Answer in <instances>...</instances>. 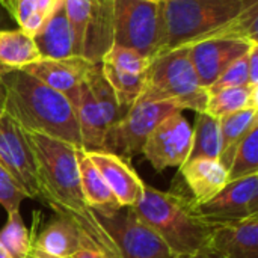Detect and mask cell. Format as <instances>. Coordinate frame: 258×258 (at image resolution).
Returning <instances> with one entry per match:
<instances>
[{"label":"cell","mask_w":258,"mask_h":258,"mask_svg":"<svg viewBox=\"0 0 258 258\" xmlns=\"http://www.w3.org/2000/svg\"><path fill=\"white\" fill-rule=\"evenodd\" d=\"M24 133L36 165L39 200L54 213L70 216L83 231L92 249L101 251L110 258H119L113 240L83 198L77 147L47 135L26 130Z\"/></svg>","instance_id":"cell-1"},{"label":"cell","mask_w":258,"mask_h":258,"mask_svg":"<svg viewBox=\"0 0 258 258\" xmlns=\"http://www.w3.org/2000/svg\"><path fill=\"white\" fill-rule=\"evenodd\" d=\"M6 98L3 112L26 132L47 135L82 148L76 110L68 98L20 68L0 71Z\"/></svg>","instance_id":"cell-2"},{"label":"cell","mask_w":258,"mask_h":258,"mask_svg":"<svg viewBox=\"0 0 258 258\" xmlns=\"http://www.w3.org/2000/svg\"><path fill=\"white\" fill-rule=\"evenodd\" d=\"M133 210L175 257L197 254L210 246L213 227L200 216L195 201L180 190H159L145 184Z\"/></svg>","instance_id":"cell-3"},{"label":"cell","mask_w":258,"mask_h":258,"mask_svg":"<svg viewBox=\"0 0 258 258\" xmlns=\"http://www.w3.org/2000/svg\"><path fill=\"white\" fill-rule=\"evenodd\" d=\"M252 3L258 0H162L157 54L212 39Z\"/></svg>","instance_id":"cell-4"},{"label":"cell","mask_w":258,"mask_h":258,"mask_svg":"<svg viewBox=\"0 0 258 258\" xmlns=\"http://www.w3.org/2000/svg\"><path fill=\"white\" fill-rule=\"evenodd\" d=\"M209 91L201 86L189 57V47H178L150 60L144 91L138 101H171L181 110L206 112Z\"/></svg>","instance_id":"cell-5"},{"label":"cell","mask_w":258,"mask_h":258,"mask_svg":"<svg viewBox=\"0 0 258 258\" xmlns=\"http://www.w3.org/2000/svg\"><path fill=\"white\" fill-rule=\"evenodd\" d=\"M160 42V3L113 0V44L130 47L148 59Z\"/></svg>","instance_id":"cell-6"},{"label":"cell","mask_w":258,"mask_h":258,"mask_svg":"<svg viewBox=\"0 0 258 258\" xmlns=\"http://www.w3.org/2000/svg\"><path fill=\"white\" fill-rule=\"evenodd\" d=\"M175 112L183 110L171 101H136L124 118L110 128L104 151L115 153L130 162L135 156L142 154L151 132Z\"/></svg>","instance_id":"cell-7"},{"label":"cell","mask_w":258,"mask_h":258,"mask_svg":"<svg viewBox=\"0 0 258 258\" xmlns=\"http://www.w3.org/2000/svg\"><path fill=\"white\" fill-rule=\"evenodd\" d=\"M97 218L113 240L119 258H177L166 243L138 218L133 207H121L113 215H97Z\"/></svg>","instance_id":"cell-8"},{"label":"cell","mask_w":258,"mask_h":258,"mask_svg":"<svg viewBox=\"0 0 258 258\" xmlns=\"http://www.w3.org/2000/svg\"><path fill=\"white\" fill-rule=\"evenodd\" d=\"M197 209L210 227L240 222L258 215V174L228 181L218 195Z\"/></svg>","instance_id":"cell-9"},{"label":"cell","mask_w":258,"mask_h":258,"mask_svg":"<svg viewBox=\"0 0 258 258\" xmlns=\"http://www.w3.org/2000/svg\"><path fill=\"white\" fill-rule=\"evenodd\" d=\"M190 147L192 125L181 112H175L151 132L142 154L157 172H162L168 168H180L187 160Z\"/></svg>","instance_id":"cell-10"},{"label":"cell","mask_w":258,"mask_h":258,"mask_svg":"<svg viewBox=\"0 0 258 258\" xmlns=\"http://www.w3.org/2000/svg\"><path fill=\"white\" fill-rule=\"evenodd\" d=\"M0 163L30 200H39L33 153L20 124L3 112L0 118Z\"/></svg>","instance_id":"cell-11"},{"label":"cell","mask_w":258,"mask_h":258,"mask_svg":"<svg viewBox=\"0 0 258 258\" xmlns=\"http://www.w3.org/2000/svg\"><path fill=\"white\" fill-rule=\"evenodd\" d=\"M258 42L248 39L216 38L189 45V57L203 88L209 89L216 79Z\"/></svg>","instance_id":"cell-12"},{"label":"cell","mask_w":258,"mask_h":258,"mask_svg":"<svg viewBox=\"0 0 258 258\" xmlns=\"http://www.w3.org/2000/svg\"><path fill=\"white\" fill-rule=\"evenodd\" d=\"M92 62L82 56H71L65 59H39L24 68H20L36 77L51 89L63 94L73 104L77 103L80 86L91 70Z\"/></svg>","instance_id":"cell-13"},{"label":"cell","mask_w":258,"mask_h":258,"mask_svg":"<svg viewBox=\"0 0 258 258\" xmlns=\"http://www.w3.org/2000/svg\"><path fill=\"white\" fill-rule=\"evenodd\" d=\"M106 180L113 197L122 207H135L144 194L145 183L132 168L130 162L110 151H86Z\"/></svg>","instance_id":"cell-14"},{"label":"cell","mask_w":258,"mask_h":258,"mask_svg":"<svg viewBox=\"0 0 258 258\" xmlns=\"http://www.w3.org/2000/svg\"><path fill=\"white\" fill-rule=\"evenodd\" d=\"M35 216L36 227L33 242L45 252L56 257L70 258L83 248H91L83 231L70 216L63 213H54L51 221L42 228H39V219L42 218V215L39 212H35Z\"/></svg>","instance_id":"cell-15"},{"label":"cell","mask_w":258,"mask_h":258,"mask_svg":"<svg viewBox=\"0 0 258 258\" xmlns=\"http://www.w3.org/2000/svg\"><path fill=\"white\" fill-rule=\"evenodd\" d=\"M210 248L222 258H258V215L213 227Z\"/></svg>","instance_id":"cell-16"},{"label":"cell","mask_w":258,"mask_h":258,"mask_svg":"<svg viewBox=\"0 0 258 258\" xmlns=\"http://www.w3.org/2000/svg\"><path fill=\"white\" fill-rule=\"evenodd\" d=\"M180 174L197 206L210 201L228 183V171L218 159H190L180 166Z\"/></svg>","instance_id":"cell-17"},{"label":"cell","mask_w":258,"mask_h":258,"mask_svg":"<svg viewBox=\"0 0 258 258\" xmlns=\"http://www.w3.org/2000/svg\"><path fill=\"white\" fill-rule=\"evenodd\" d=\"M32 36L42 59H65L74 56V39L63 0Z\"/></svg>","instance_id":"cell-18"},{"label":"cell","mask_w":258,"mask_h":258,"mask_svg":"<svg viewBox=\"0 0 258 258\" xmlns=\"http://www.w3.org/2000/svg\"><path fill=\"white\" fill-rule=\"evenodd\" d=\"M113 45V0H91L82 57L100 63Z\"/></svg>","instance_id":"cell-19"},{"label":"cell","mask_w":258,"mask_h":258,"mask_svg":"<svg viewBox=\"0 0 258 258\" xmlns=\"http://www.w3.org/2000/svg\"><path fill=\"white\" fill-rule=\"evenodd\" d=\"M74 110L79 122L82 148L85 151L104 150L106 139L109 135V127L86 82H83L80 86V92H79L77 103L74 104Z\"/></svg>","instance_id":"cell-20"},{"label":"cell","mask_w":258,"mask_h":258,"mask_svg":"<svg viewBox=\"0 0 258 258\" xmlns=\"http://www.w3.org/2000/svg\"><path fill=\"white\" fill-rule=\"evenodd\" d=\"M77 165L80 187L88 207H91L97 215L101 216H109L118 212L122 206H119L106 180L83 148H77Z\"/></svg>","instance_id":"cell-21"},{"label":"cell","mask_w":258,"mask_h":258,"mask_svg":"<svg viewBox=\"0 0 258 258\" xmlns=\"http://www.w3.org/2000/svg\"><path fill=\"white\" fill-rule=\"evenodd\" d=\"M41 57L33 36L15 27L0 32V71L6 68H24Z\"/></svg>","instance_id":"cell-22"},{"label":"cell","mask_w":258,"mask_h":258,"mask_svg":"<svg viewBox=\"0 0 258 258\" xmlns=\"http://www.w3.org/2000/svg\"><path fill=\"white\" fill-rule=\"evenodd\" d=\"M218 119L221 130V154L218 160L228 171L233 162L236 147L248 133V130L258 122V107H248Z\"/></svg>","instance_id":"cell-23"},{"label":"cell","mask_w":258,"mask_h":258,"mask_svg":"<svg viewBox=\"0 0 258 258\" xmlns=\"http://www.w3.org/2000/svg\"><path fill=\"white\" fill-rule=\"evenodd\" d=\"M62 0H0L15 26L33 35Z\"/></svg>","instance_id":"cell-24"},{"label":"cell","mask_w":258,"mask_h":258,"mask_svg":"<svg viewBox=\"0 0 258 258\" xmlns=\"http://www.w3.org/2000/svg\"><path fill=\"white\" fill-rule=\"evenodd\" d=\"M248 107H258V86L245 85L209 92L206 112L215 118H222Z\"/></svg>","instance_id":"cell-25"},{"label":"cell","mask_w":258,"mask_h":258,"mask_svg":"<svg viewBox=\"0 0 258 258\" xmlns=\"http://www.w3.org/2000/svg\"><path fill=\"white\" fill-rule=\"evenodd\" d=\"M221 154V130L219 119L207 112L197 113L195 127L192 128L190 159H219Z\"/></svg>","instance_id":"cell-26"},{"label":"cell","mask_w":258,"mask_h":258,"mask_svg":"<svg viewBox=\"0 0 258 258\" xmlns=\"http://www.w3.org/2000/svg\"><path fill=\"white\" fill-rule=\"evenodd\" d=\"M89 91L92 92L98 107L101 109L104 119L107 122L109 132L112 127H115L127 113L118 103V98L115 95V91L112 89V86L109 85V82L106 80L101 65L100 63H92L91 70L86 74L85 79Z\"/></svg>","instance_id":"cell-27"},{"label":"cell","mask_w":258,"mask_h":258,"mask_svg":"<svg viewBox=\"0 0 258 258\" xmlns=\"http://www.w3.org/2000/svg\"><path fill=\"white\" fill-rule=\"evenodd\" d=\"M103 74L112 89L115 91V95L118 98L119 106L128 112V109L139 100L144 85H145V73L144 74H132L121 71L109 63L100 62Z\"/></svg>","instance_id":"cell-28"},{"label":"cell","mask_w":258,"mask_h":258,"mask_svg":"<svg viewBox=\"0 0 258 258\" xmlns=\"http://www.w3.org/2000/svg\"><path fill=\"white\" fill-rule=\"evenodd\" d=\"M35 227L27 230L20 212L8 215V221L0 231V243L12 258H27L32 248Z\"/></svg>","instance_id":"cell-29"},{"label":"cell","mask_w":258,"mask_h":258,"mask_svg":"<svg viewBox=\"0 0 258 258\" xmlns=\"http://www.w3.org/2000/svg\"><path fill=\"white\" fill-rule=\"evenodd\" d=\"M252 174H258V122L248 130L236 147L228 168V181Z\"/></svg>","instance_id":"cell-30"},{"label":"cell","mask_w":258,"mask_h":258,"mask_svg":"<svg viewBox=\"0 0 258 258\" xmlns=\"http://www.w3.org/2000/svg\"><path fill=\"white\" fill-rule=\"evenodd\" d=\"M150 60L151 59L145 57L139 51L119 44H113L101 59V62L132 74H144L150 65Z\"/></svg>","instance_id":"cell-31"},{"label":"cell","mask_w":258,"mask_h":258,"mask_svg":"<svg viewBox=\"0 0 258 258\" xmlns=\"http://www.w3.org/2000/svg\"><path fill=\"white\" fill-rule=\"evenodd\" d=\"M68 23L71 26L74 39V56H82L88 18L91 11V0H63Z\"/></svg>","instance_id":"cell-32"},{"label":"cell","mask_w":258,"mask_h":258,"mask_svg":"<svg viewBox=\"0 0 258 258\" xmlns=\"http://www.w3.org/2000/svg\"><path fill=\"white\" fill-rule=\"evenodd\" d=\"M252 48V47H251ZM249 53V51H248ZM248 53L234 60L207 89L209 92H216L225 88H236L249 85V70H248Z\"/></svg>","instance_id":"cell-33"},{"label":"cell","mask_w":258,"mask_h":258,"mask_svg":"<svg viewBox=\"0 0 258 258\" xmlns=\"http://www.w3.org/2000/svg\"><path fill=\"white\" fill-rule=\"evenodd\" d=\"M26 198V194L18 187L15 180L0 163V206L6 210L8 215L20 212L21 203Z\"/></svg>","instance_id":"cell-34"},{"label":"cell","mask_w":258,"mask_h":258,"mask_svg":"<svg viewBox=\"0 0 258 258\" xmlns=\"http://www.w3.org/2000/svg\"><path fill=\"white\" fill-rule=\"evenodd\" d=\"M248 70H249V85L258 86V44L252 45L248 53Z\"/></svg>","instance_id":"cell-35"},{"label":"cell","mask_w":258,"mask_h":258,"mask_svg":"<svg viewBox=\"0 0 258 258\" xmlns=\"http://www.w3.org/2000/svg\"><path fill=\"white\" fill-rule=\"evenodd\" d=\"M33 227H36V216H35V213H33ZM35 236V234H33ZM27 258H63V257H56V255H51V254H48V252H45L44 249H41L35 242H32V248H30V251H29V254H27Z\"/></svg>","instance_id":"cell-36"},{"label":"cell","mask_w":258,"mask_h":258,"mask_svg":"<svg viewBox=\"0 0 258 258\" xmlns=\"http://www.w3.org/2000/svg\"><path fill=\"white\" fill-rule=\"evenodd\" d=\"M70 258H110L107 254L97 251V249H91V248H83L80 251H77L74 255H71Z\"/></svg>","instance_id":"cell-37"},{"label":"cell","mask_w":258,"mask_h":258,"mask_svg":"<svg viewBox=\"0 0 258 258\" xmlns=\"http://www.w3.org/2000/svg\"><path fill=\"white\" fill-rule=\"evenodd\" d=\"M15 27H17L15 23L12 21V18L9 17V14L0 3V30H9V29H15Z\"/></svg>","instance_id":"cell-38"},{"label":"cell","mask_w":258,"mask_h":258,"mask_svg":"<svg viewBox=\"0 0 258 258\" xmlns=\"http://www.w3.org/2000/svg\"><path fill=\"white\" fill-rule=\"evenodd\" d=\"M177 258H222L216 251H213L210 246L197 252V254H190V255H183V257H177Z\"/></svg>","instance_id":"cell-39"},{"label":"cell","mask_w":258,"mask_h":258,"mask_svg":"<svg viewBox=\"0 0 258 258\" xmlns=\"http://www.w3.org/2000/svg\"><path fill=\"white\" fill-rule=\"evenodd\" d=\"M5 98H6V91H5L3 80L0 77V109H3V106H5Z\"/></svg>","instance_id":"cell-40"},{"label":"cell","mask_w":258,"mask_h":258,"mask_svg":"<svg viewBox=\"0 0 258 258\" xmlns=\"http://www.w3.org/2000/svg\"><path fill=\"white\" fill-rule=\"evenodd\" d=\"M0 258H12L8 254V251L2 246V243H0Z\"/></svg>","instance_id":"cell-41"},{"label":"cell","mask_w":258,"mask_h":258,"mask_svg":"<svg viewBox=\"0 0 258 258\" xmlns=\"http://www.w3.org/2000/svg\"><path fill=\"white\" fill-rule=\"evenodd\" d=\"M148 2H153V3H160L162 0H148Z\"/></svg>","instance_id":"cell-42"},{"label":"cell","mask_w":258,"mask_h":258,"mask_svg":"<svg viewBox=\"0 0 258 258\" xmlns=\"http://www.w3.org/2000/svg\"><path fill=\"white\" fill-rule=\"evenodd\" d=\"M2 115H3V109H0V118H2Z\"/></svg>","instance_id":"cell-43"},{"label":"cell","mask_w":258,"mask_h":258,"mask_svg":"<svg viewBox=\"0 0 258 258\" xmlns=\"http://www.w3.org/2000/svg\"><path fill=\"white\" fill-rule=\"evenodd\" d=\"M0 32H2V30H0Z\"/></svg>","instance_id":"cell-44"}]
</instances>
